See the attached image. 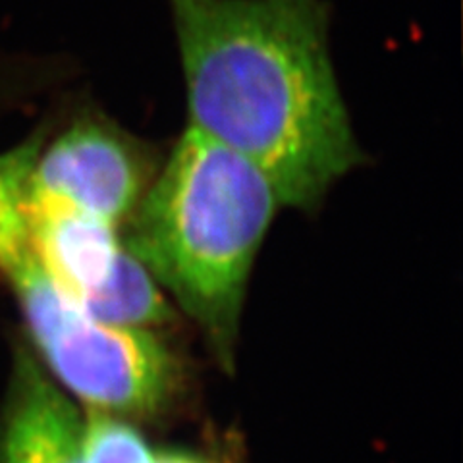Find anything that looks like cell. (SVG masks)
Here are the masks:
<instances>
[{
  "mask_svg": "<svg viewBox=\"0 0 463 463\" xmlns=\"http://www.w3.org/2000/svg\"><path fill=\"white\" fill-rule=\"evenodd\" d=\"M25 213L35 250L52 280L81 301L112 274L124 243L120 230L37 190L29 172Z\"/></svg>",
  "mask_w": 463,
  "mask_h": 463,
  "instance_id": "5",
  "label": "cell"
},
{
  "mask_svg": "<svg viewBox=\"0 0 463 463\" xmlns=\"http://www.w3.org/2000/svg\"><path fill=\"white\" fill-rule=\"evenodd\" d=\"M81 309L100 325L126 330L153 332L176 321L161 286L126 248L107 282L81 301Z\"/></svg>",
  "mask_w": 463,
  "mask_h": 463,
  "instance_id": "7",
  "label": "cell"
},
{
  "mask_svg": "<svg viewBox=\"0 0 463 463\" xmlns=\"http://www.w3.org/2000/svg\"><path fill=\"white\" fill-rule=\"evenodd\" d=\"M153 463H211V461L187 452H158L155 454Z\"/></svg>",
  "mask_w": 463,
  "mask_h": 463,
  "instance_id": "9",
  "label": "cell"
},
{
  "mask_svg": "<svg viewBox=\"0 0 463 463\" xmlns=\"http://www.w3.org/2000/svg\"><path fill=\"white\" fill-rule=\"evenodd\" d=\"M0 463H90L76 405L33 357H20L0 430Z\"/></svg>",
  "mask_w": 463,
  "mask_h": 463,
  "instance_id": "6",
  "label": "cell"
},
{
  "mask_svg": "<svg viewBox=\"0 0 463 463\" xmlns=\"http://www.w3.org/2000/svg\"><path fill=\"white\" fill-rule=\"evenodd\" d=\"M83 423L90 463H153L155 452L126 419L87 410Z\"/></svg>",
  "mask_w": 463,
  "mask_h": 463,
  "instance_id": "8",
  "label": "cell"
},
{
  "mask_svg": "<svg viewBox=\"0 0 463 463\" xmlns=\"http://www.w3.org/2000/svg\"><path fill=\"white\" fill-rule=\"evenodd\" d=\"M187 120L311 211L364 163L330 51L328 0H168Z\"/></svg>",
  "mask_w": 463,
  "mask_h": 463,
  "instance_id": "1",
  "label": "cell"
},
{
  "mask_svg": "<svg viewBox=\"0 0 463 463\" xmlns=\"http://www.w3.org/2000/svg\"><path fill=\"white\" fill-rule=\"evenodd\" d=\"M37 149L27 143L0 155V274L58 386L93 411L122 419L163 413L184 386L178 355L155 332L93 321L43 265L25 213Z\"/></svg>",
  "mask_w": 463,
  "mask_h": 463,
  "instance_id": "3",
  "label": "cell"
},
{
  "mask_svg": "<svg viewBox=\"0 0 463 463\" xmlns=\"http://www.w3.org/2000/svg\"><path fill=\"white\" fill-rule=\"evenodd\" d=\"M272 184L185 128L120 232L122 243L230 371L255 259L280 209Z\"/></svg>",
  "mask_w": 463,
  "mask_h": 463,
  "instance_id": "2",
  "label": "cell"
},
{
  "mask_svg": "<svg viewBox=\"0 0 463 463\" xmlns=\"http://www.w3.org/2000/svg\"><path fill=\"white\" fill-rule=\"evenodd\" d=\"M151 149L120 126L87 118L35 155L32 184L122 230L158 170Z\"/></svg>",
  "mask_w": 463,
  "mask_h": 463,
  "instance_id": "4",
  "label": "cell"
}]
</instances>
